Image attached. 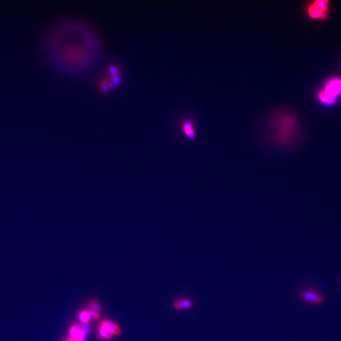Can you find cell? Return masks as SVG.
<instances>
[{"mask_svg":"<svg viewBox=\"0 0 341 341\" xmlns=\"http://www.w3.org/2000/svg\"><path fill=\"white\" fill-rule=\"evenodd\" d=\"M272 136L279 145H288L295 140L298 133V122L293 114L283 111L271 120Z\"/></svg>","mask_w":341,"mask_h":341,"instance_id":"obj_1","label":"cell"},{"mask_svg":"<svg viewBox=\"0 0 341 341\" xmlns=\"http://www.w3.org/2000/svg\"><path fill=\"white\" fill-rule=\"evenodd\" d=\"M341 96V79L334 77L328 79L318 91L319 101L325 106H332Z\"/></svg>","mask_w":341,"mask_h":341,"instance_id":"obj_2","label":"cell"},{"mask_svg":"<svg viewBox=\"0 0 341 341\" xmlns=\"http://www.w3.org/2000/svg\"><path fill=\"white\" fill-rule=\"evenodd\" d=\"M330 7L328 0H315L305 6L304 12L312 20H324L329 17Z\"/></svg>","mask_w":341,"mask_h":341,"instance_id":"obj_3","label":"cell"},{"mask_svg":"<svg viewBox=\"0 0 341 341\" xmlns=\"http://www.w3.org/2000/svg\"><path fill=\"white\" fill-rule=\"evenodd\" d=\"M298 297L304 303L319 306L324 301V294L322 291L314 285H309L300 289L298 293Z\"/></svg>","mask_w":341,"mask_h":341,"instance_id":"obj_4","label":"cell"},{"mask_svg":"<svg viewBox=\"0 0 341 341\" xmlns=\"http://www.w3.org/2000/svg\"><path fill=\"white\" fill-rule=\"evenodd\" d=\"M98 338L100 340H109L114 336L119 335L121 330L119 326L113 321L106 319L98 325Z\"/></svg>","mask_w":341,"mask_h":341,"instance_id":"obj_5","label":"cell"},{"mask_svg":"<svg viewBox=\"0 0 341 341\" xmlns=\"http://www.w3.org/2000/svg\"><path fill=\"white\" fill-rule=\"evenodd\" d=\"M89 332V327L85 323H75L70 329V338L78 341H85Z\"/></svg>","mask_w":341,"mask_h":341,"instance_id":"obj_6","label":"cell"},{"mask_svg":"<svg viewBox=\"0 0 341 341\" xmlns=\"http://www.w3.org/2000/svg\"><path fill=\"white\" fill-rule=\"evenodd\" d=\"M182 134L188 139H194L196 136L194 121L190 119H184L180 125Z\"/></svg>","mask_w":341,"mask_h":341,"instance_id":"obj_7","label":"cell"},{"mask_svg":"<svg viewBox=\"0 0 341 341\" xmlns=\"http://www.w3.org/2000/svg\"><path fill=\"white\" fill-rule=\"evenodd\" d=\"M173 306L175 310L179 311L190 310L194 306V301L190 298H180L173 302Z\"/></svg>","mask_w":341,"mask_h":341,"instance_id":"obj_8","label":"cell"},{"mask_svg":"<svg viewBox=\"0 0 341 341\" xmlns=\"http://www.w3.org/2000/svg\"><path fill=\"white\" fill-rule=\"evenodd\" d=\"M100 317V314L91 310H81L79 312V318L81 323L87 324L92 320H96Z\"/></svg>","mask_w":341,"mask_h":341,"instance_id":"obj_9","label":"cell"},{"mask_svg":"<svg viewBox=\"0 0 341 341\" xmlns=\"http://www.w3.org/2000/svg\"><path fill=\"white\" fill-rule=\"evenodd\" d=\"M109 80V77H104L100 79V83H99V86H100V90L102 92H107L108 91L109 86L108 82Z\"/></svg>","mask_w":341,"mask_h":341,"instance_id":"obj_10","label":"cell"},{"mask_svg":"<svg viewBox=\"0 0 341 341\" xmlns=\"http://www.w3.org/2000/svg\"><path fill=\"white\" fill-rule=\"evenodd\" d=\"M89 310L94 311V312L99 313L100 314V304L96 301H92L89 303Z\"/></svg>","mask_w":341,"mask_h":341,"instance_id":"obj_11","label":"cell"},{"mask_svg":"<svg viewBox=\"0 0 341 341\" xmlns=\"http://www.w3.org/2000/svg\"><path fill=\"white\" fill-rule=\"evenodd\" d=\"M108 72L109 76H116V75H120V71L119 68L115 65H110L108 68Z\"/></svg>","mask_w":341,"mask_h":341,"instance_id":"obj_12","label":"cell"},{"mask_svg":"<svg viewBox=\"0 0 341 341\" xmlns=\"http://www.w3.org/2000/svg\"><path fill=\"white\" fill-rule=\"evenodd\" d=\"M109 78H110L111 80L113 81L114 83L116 85L119 84L121 81V77H120V75H116V76H109Z\"/></svg>","mask_w":341,"mask_h":341,"instance_id":"obj_13","label":"cell"},{"mask_svg":"<svg viewBox=\"0 0 341 341\" xmlns=\"http://www.w3.org/2000/svg\"><path fill=\"white\" fill-rule=\"evenodd\" d=\"M65 341H78L75 340H74V339L69 338L67 339V340H66Z\"/></svg>","mask_w":341,"mask_h":341,"instance_id":"obj_14","label":"cell"},{"mask_svg":"<svg viewBox=\"0 0 341 341\" xmlns=\"http://www.w3.org/2000/svg\"><path fill=\"white\" fill-rule=\"evenodd\" d=\"M340 284H341V280H340Z\"/></svg>","mask_w":341,"mask_h":341,"instance_id":"obj_15","label":"cell"}]
</instances>
